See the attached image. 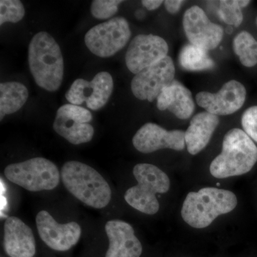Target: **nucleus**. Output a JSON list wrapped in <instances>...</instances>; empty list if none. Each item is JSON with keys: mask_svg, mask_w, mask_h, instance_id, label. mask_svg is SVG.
Here are the masks:
<instances>
[{"mask_svg": "<svg viewBox=\"0 0 257 257\" xmlns=\"http://www.w3.org/2000/svg\"><path fill=\"white\" fill-rule=\"evenodd\" d=\"M169 47L162 37L154 35H138L132 40L125 62L128 70L137 74L165 58Z\"/></svg>", "mask_w": 257, "mask_h": 257, "instance_id": "9b49d317", "label": "nucleus"}, {"mask_svg": "<svg viewBox=\"0 0 257 257\" xmlns=\"http://www.w3.org/2000/svg\"><path fill=\"white\" fill-rule=\"evenodd\" d=\"M233 49L245 67H252L257 64V41L249 32H239L233 40Z\"/></svg>", "mask_w": 257, "mask_h": 257, "instance_id": "4be33fe9", "label": "nucleus"}, {"mask_svg": "<svg viewBox=\"0 0 257 257\" xmlns=\"http://www.w3.org/2000/svg\"><path fill=\"white\" fill-rule=\"evenodd\" d=\"M185 132L182 130L167 131L154 123H146L133 137V143L137 150L148 154L162 149L181 151L186 146Z\"/></svg>", "mask_w": 257, "mask_h": 257, "instance_id": "2eb2a0df", "label": "nucleus"}, {"mask_svg": "<svg viewBox=\"0 0 257 257\" xmlns=\"http://www.w3.org/2000/svg\"><path fill=\"white\" fill-rule=\"evenodd\" d=\"M241 124L243 131L257 143V106H251L243 112Z\"/></svg>", "mask_w": 257, "mask_h": 257, "instance_id": "a878e982", "label": "nucleus"}, {"mask_svg": "<svg viewBox=\"0 0 257 257\" xmlns=\"http://www.w3.org/2000/svg\"><path fill=\"white\" fill-rule=\"evenodd\" d=\"M183 28L190 44L207 51L216 48L224 35L220 25L211 23L204 10L198 6L185 12Z\"/></svg>", "mask_w": 257, "mask_h": 257, "instance_id": "f8f14e48", "label": "nucleus"}, {"mask_svg": "<svg viewBox=\"0 0 257 257\" xmlns=\"http://www.w3.org/2000/svg\"><path fill=\"white\" fill-rule=\"evenodd\" d=\"M246 91L241 82L231 80L225 83L216 93L201 92L196 95L198 105L216 116L234 114L241 109L246 99Z\"/></svg>", "mask_w": 257, "mask_h": 257, "instance_id": "4468645a", "label": "nucleus"}, {"mask_svg": "<svg viewBox=\"0 0 257 257\" xmlns=\"http://www.w3.org/2000/svg\"><path fill=\"white\" fill-rule=\"evenodd\" d=\"M233 32V28L231 26H228L227 28L226 29V32L228 34V35H231V33H232Z\"/></svg>", "mask_w": 257, "mask_h": 257, "instance_id": "c85d7f7f", "label": "nucleus"}, {"mask_svg": "<svg viewBox=\"0 0 257 257\" xmlns=\"http://www.w3.org/2000/svg\"><path fill=\"white\" fill-rule=\"evenodd\" d=\"M175 67L169 56L135 74L132 80L134 95L140 100L152 102L157 99L164 88L175 80Z\"/></svg>", "mask_w": 257, "mask_h": 257, "instance_id": "1a4fd4ad", "label": "nucleus"}, {"mask_svg": "<svg viewBox=\"0 0 257 257\" xmlns=\"http://www.w3.org/2000/svg\"><path fill=\"white\" fill-rule=\"evenodd\" d=\"M163 3L164 2L162 0H143L142 1L143 6L150 11L158 9Z\"/></svg>", "mask_w": 257, "mask_h": 257, "instance_id": "cd10ccee", "label": "nucleus"}, {"mask_svg": "<svg viewBox=\"0 0 257 257\" xmlns=\"http://www.w3.org/2000/svg\"><path fill=\"white\" fill-rule=\"evenodd\" d=\"M133 175L138 184L125 192V201L144 214H156L160 209L156 194L168 192L170 187L168 176L156 166L145 163L135 166Z\"/></svg>", "mask_w": 257, "mask_h": 257, "instance_id": "39448f33", "label": "nucleus"}, {"mask_svg": "<svg viewBox=\"0 0 257 257\" xmlns=\"http://www.w3.org/2000/svg\"><path fill=\"white\" fill-rule=\"evenodd\" d=\"M92 119V113L85 108L64 104L56 113L53 128L69 143L81 145L89 143L94 137V127L89 124Z\"/></svg>", "mask_w": 257, "mask_h": 257, "instance_id": "6e6552de", "label": "nucleus"}, {"mask_svg": "<svg viewBox=\"0 0 257 257\" xmlns=\"http://www.w3.org/2000/svg\"><path fill=\"white\" fill-rule=\"evenodd\" d=\"M30 72L39 87L48 92L60 89L63 80V56L55 38L47 32H40L32 37L29 45Z\"/></svg>", "mask_w": 257, "mask_h": 257, "instance_id": "f257e3e1", "label": "nucleus"}, {"mask_svg": "<svg viewBox=\"0 0 257 257\" xmlns=\"http://www.w3.org/2000/svg\"><path fill=\"white\" fill-rule=\"evenodd\" d=\"M131 35L127 20L116 17L91 28L84 36V42L94 55L106 58L122 50Z\"/></svg>", "mask_w": 257, "mask_h": 257, "instance_id": "0eeeda50", "label": "nucleus"}, {"mask_svg": "<svg viewBox=\"0 0 257 257\" xmlns=\"http://www.w3.org/2000/svg\"><path fill=\"white\" fill-rule=\"evenodd\" d=\"M219 124V116L207 111L193 116L184 137L189 153L196 155L202 152L207 146Z\"/></svg>", "mask_w": 257, "mask_h": 257, "instance_id": "6ab92c4d", "label": "nucleus"}, {"mask_svg": "<svg viewBox=\"0 0 257 257\" xmlns=\"http://www.w3.org/2000/svg\"><path fill=\"white\" fill-rule=\"evenodd\" d=\"M60 174L65 188L84 204L94 209H102L110 202L109 184L90 166L69 161L62 166Z\"/></svg>", "mask_w": 257, "mask_h": 257, "instance_id": "f03ea898", "label": "nucleus"}, {"mask_svg": "<svg viewBox=\"0 0 257 257\" xmlns=\"http://www.w3.org/2000/svg\"><path fill=\"white\" fill-rule=\"evenodd\" d=\"M256 24H257V18H256Z\"/></svg>", "mask_w": 257, "mask_h": 257, "instance_id": "7c9ffc66", "label": "nucleus"}, {"mask_svg": "<svg viewBox=\"0 0 257 257\" xmlns=\"http://www.w3.org/2000/svg\"><path fill=\"white\" fill-rule=\"evenodd\" d=\"M208 51L192 44L182 47L179 54V63L188 71H202L213 68L214 61L208 55Z\"/></svg>", "mask_w": 257, "mask_h": 257, "instance_id": "412c9836", "label": "nucleus"}, {"mask_svg": "<svg viewBox=\"0 0 257 257\" xmlns=\"http://www.w3.org/2000/svg\"><path fill=\"white\" fill-rule=\"evenodd\" d=\"M25 15V7L19 0L0 1V25L6 23H18Z\"/></svg>", "mask_w": 257, "mask_h": 257, "instance_id": "b1692460", "label": "nucleus"}, {"mask_svg": "<svg viewBox=\"0 0 257 257\" xmlns=\"http://www.w3.org/2000/svg\"><path fill=\"white\" fill-rule=\"evenodd\" d=\"M3 245L10 257H33L36 252L32 229L16 216H9L5 221Z\"/></svg>", "mask_w": 257, "mask_h": 257, "instance_id": "f3484780", "label": "nucleus"}, {"mask_svg": "<svg viewBox=\"0 0 257 257\" xmlns=\"http://www.w3.org/2000/svg\"><path fill=\"white\" fill-rule=\"evenodd\" d=\"M36 224L39 235L49 247L56 251L70 249L78 242L82 229L77 222L59 224L48 211L42 210L37 214Z\"/></svg>", "mask_w": 257, "mask_h": 257, "instance_id": "ddd939ff", "label": "nucleus"}, {"mask_svg": "<svg viewBox=\"0 0 257 257\" xmlns=\"http://www.w3.org/2000/svg\"><path fill=\"white\" fill-rule=\"evenodd\" d=\"M237 199L230 191L206 187L197 192H189L182 206V218L197 229L207 227L217 216L234 210Z\"/></svg>", "mask_w": 257, "mask_h": 257, "instance_id": "20e7f679", "label": "nucleus"}, {"mask_svg": "<svg viewBox=\"0 0 257 257\" xmlns=\"http://www.w3.org/2000/svg\"><path fill=\"white\" fill-rule=\"evenodd\" d=\"M216 185H217V186H219V185H220V184H219V183H217V184H216Z\"/></svg>", "mask_w": 257, "mask_h": 257, "instance_id": "c756f323", "label": "nucleus"}, {"mask_svg": "<svg viewBox=\"0 0 257 257\" xmlns=\"http://www.w3.org/2000/svg\"><path fill=\"white\" fill-rule=\"evenodd\" d=\"M157 105L160 111L169 110L181 119L191 117L195 109L192 92L175 79L164 88L157 97Z\"/></svg>", "mask_w": 257, "mask_h": 257, "instance_id": "a211bd4d", "label": "nucleus"}, {"mask_svg": "<svg viewBox=\"0 0 257 257\" xmlns=\"http://www.w3.org/2000/svg\"><path fill=\"white\" fill-rule=\"evenodd\" d=\"M121 0H94L91 5L92 16L98 20H107L114 16L119 10Z\"/></svg>", "mask_w": 257, "mask_h": 257, "instance_id": "393cba45", "label": "nucleus"}, {"mask_svg": "<svg viewBox=\"0 0 257 257\" xmlns=\"http://www.w3.org/2000/svg\"><path fill=\"white\" fill-rule=\"evenodd\" d=\"M184 3V1H181V0H167L164 2V4L167 12L171 14H176L180 10L181 7Z\"/></svg>", "mask_w": 257, "mask_h": 257, "instance_id": "bb28decb", "label": "nucleus"}, {"mask_svg": "<svg viewBox=\"0 0 257 257\" xmlns=\"http://www.w3.org/2000/svg\"><path fill=\"white\" fill-rule=\"evenodd\" d=\"M29 91L22 83L8 82L0 84V120L20 110L28 101Z\"/></svg>", "mask_w": 257, "mask_h": 257, "instance_id": "aec40b11", "label": "nucleus"}, {"mask_svg": "<svg viewBox=\"0 0 257 257\" xmlns=\"http://www.w3.org/2000/svg\"><path fill=\"white\" fill-rule=\"evenodd\" d=\"M256 162L254 143L243 130L234 128L225 135L222 150L211 162L209 171L215 178H227L247 173Z\"/></svg>", "mask_w": 257, "mask_h": 257, "instance_id": "7ed1b4c3", "label": "nucleus"}, {"mask_svg": "<svg viewBox=\"0 0 257 257\" xmlns=\"http://www.w3.org/2000/svg\"><path fill=\"white\" fill-rule=\"evenodd\" d=\"M114 82L110 74L100 72L92 81L77 79L66 92L65 97L70 104L81 105L85 101L92 110H99L105 106L112 94Z\"/></svg>", "mask_w": 257, "mask_h": 257, "instance_id": "9d476101", "label": "nucleus"}, {"mask_svg": "<svg viewBox=\"0 0 257 257\" xmlns=\"http://www.w3.org/2000/svg\"><path fill=\"white\" fill-rule=\"evenodd\" d=\"M109 246L105 257H140L143 246L133 226L124 221L110 220L105 225Z\"/></svg>", "mask_w": 257, "mask_h": 257, "instance_id": "dca6fc26", "label": "nucleus"}, {"mask_svg": "<svg viewBox=\"0 0 257 257\" xmlns=\"http://www.w3.org/2000/svg\"><path fill=\"white\" fill-rule=\"evenodd\" d=\"M251 3L248 0H222L220 2L219 17L227 25L239 27L242 23L243 16L241 9Z\"/></svg>", "mask_w": 257, "mask_h": 257, "instance_id": "5701e85b", "label": "nucleus"}, {"mask_svg": "<svg viewBox=\"0 0 257 257\" xmlns=\"http://www.w3.org/2000/svg\"><path fill=\"white\" fill-rule=\"evenodd\" d=\"M5 175L13 183L35 192L56 188L61 174L53 162L43 157H35L8 165Z\"/></svg>", "mask_w": 257, "mask_h": 257, "instance_id": "423d86ee", "label": "nucleus"}]
</instances>
